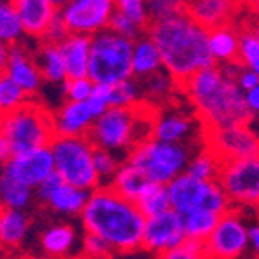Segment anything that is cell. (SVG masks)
Here are the masks:
<instances>
[{
	"label": "cell",
	"mask_w": 259,
	"mask_h": 259,
	"mask_svg": "<svg viewBox=\"0 0 259 259\" xmlns=\"http://www.w3.org/2000/svg\"><path fill=\"white\" fill-rule=\"evenodd\" d=\"M116 11L114 0H71L58 9L69 33L93 36L109 27Z\"/></svg>",
	"instance_id": "obj_13"
},
{
	"label": "cell",
	"mask_w": 259,
	"mask_h": 259,
	"mask_svg": "<svg viewBox=\"0 0 259 259\" xmlns=\"http://www.w3.org/2000/svg\"><path fill=\"white\" fill-rule=\"evenodd\" d=\"M154 107L145 102L131 107H111L95 118L89 138L96 147L107 149L125 160L138 143L152 136Z\"/></svg>",
	"instance_id": "obj_4"
},
{
	"label": "cell",
	"mask_w": 259,
	"mask_h": 259,
	"mask_svg": "<svg viewBox=\"0 0 259 259\" xmlns=\"http://www.w3.org/2000/svg\"><path fill=\"white\" fill-rule=\"evenodd\" d=\"M147 182L149 180L145 178V174L136 165L131 163L129 160H123L109 185L116 192H120L121 196H125L129 199H136V196L140 194V190L145 187Z\"/></svg>",
	"instance_id": "obj_30"
},
{
	"label": "cell",
	"mask_w": 259,
	"mask_h": 259,
	"mask_svg": "<svg viewBox=\"0 0 259 259\" xmlns=\"http://www.w3.org/2000/svg\"><path fill=\"white\" fill-rule=\"evenodd\" d=\"M80 250H82V255H85V257H109V255L114 254L111 245L105 239L89 232H85V236L82 238Z\"/></svg>",
	"instance_id": "obj_43"
},
{
	"label": "cell",
	"mask_w": 259,
	"mask_h": 259,
	"mask_svg": "<svg viewBox=\"0 0 259 259\" xmlns=\"http://www.w3.org/2000/svg\"><path fill=\"white\" fill-rule=\"evenodd\" d=\"M58 48L64 56L67 78L87 76L89 56H91V36L69 33L58 44Z\"/></svg>",
	"instance_id": "obj_23"
},
{
	"label": "cell",
	"mask_w": 259,
	"mask_h": 259,
	"mask_svg": "<svg viewBox=\"0 0 259 259\" xmlns=\"http://www.w3.org/2000/svg\"><path fill=\"white\" fill-rule=\"evenodd\" d=\"M31 220L26 210L0 205V248L17 250L29 234Z\"/></svg>",
	"instance_id": "obj_21"
},
{
	"label": "cell",
	"mask_w": 259,
	"mask_h": 259,
	"mask_svg": "<svg viewBox=\"0 0 259 259\" xmlns=\"http://www.w3.org/2000/svg\"><path fill=\"white\" fill-rule=\"evenodd\" d=\"M35 198V189L18 178L0 168V201L4 207H13L26 210Z\"/></svg>",
	"instance_id": "obj_29"
},
{
	"label": "cell",
	"mask_w": 259,
	"mask_h": 259,
	"mask_svg": "<svg viewBox=\"0 0 259 259\" xmlns=\"http://www.w3.org/2000/svg\"><path fill=\"white\" fill-rule=\"evenodd\" d=\"M243 0H189L187 13L207 29L227 26L236 20Z\"/></svg>",
	"instance_id": "obj_19"
},
{
	"label": "cell",
	"mask_w": 259,
	"mask_h": 259,
	"mask_svg": "<svg viewBox=\"0 0 259 259\" xmlns=\"http://www.w3.org/2000/svg\"><path fill=\"white\" fill-rule=\"evenodd\" d=\"M0 205H2V201H0Z\"/></svg>",
	"instance_id": "obj_57"
},
{
	"label": "cell",
	"mask_w": 259,
	"mask_h": 259,
	"mask_svg": "<svg viewBox=\"0 0 259 259\" xmlns=\"http://www.w3.org/2000/svg\"><path fill=\"white\" fill-rule=\"evenodd\" d=\"M0 168L22 180L33 189H36L46 178L55 172V160H53L51 147L42 145V147L15 152L9 156L8 161Z\"/></svg>",
	"instance_id": "obj_16"
},
{
	"label": "cell",
	"mask_w": 259,
	"mask_h": 259,
	"mask_svg": "<svg viewBox=\"0 0 259 259\" xmlns=\"http://www.w3.org/2000/svg\"><path fill=\"white\" fill-rule=\"evenodd\" d=\"M239 33L232 24L208 29V49L214 64H227L238 60L239 56Z\"/></svg>",
	"instance_id": "obj_25"
},
{
	"label": "cell",
	"mask_w": 259,
	"mask_h": 259,
	"mask_svg": "<svg viewBox=\"0 0 259 259\" xmlns=\"http://www.w3.org/2000/svg\"><path fill=\"white\" fill-rule=\"evenodd\" d=\"M182 216L183 223V232H185L187 238L198 239V241H203L210 236L212 229L216 227L218 220H220L221 214H216L212 210H205V208H192V210H187Z\"/></svg>",
	"instance_id": "obj_31"
},
{
	"label": "cell",
	"mask_w": 259,
	"mask_h": 259,
	"mask_svg": "<svg viewBox=\"0 0 259 259\" xmlns=\"http://www.w3.org/2000/svg\"><path fill=\"white\" fill-rule=\"evenodd\" d=\"M76 243V229L67 223L51 225L49 229L44 230L42 238H40L44 254L51 255V257H64V255L73 254Z\"/></svg>",
	"instance_id": "obj_27"
},
{
	"label": "cell",
	"mask_w": 259,
	"mask_h": 259,
	"mask_svg": "<svg viewBox=\"0 0 259 259\" xmlns=\"http://www.w3.org/2000/svg\"><path fill=\"white\" fill-rule=\"evenodd\" d=\"M245 100L252 116H259V83L252 87L250 91H245Z\"/></svg>",
	"instance_id": "obj_47"
},
{
	"label": "cell",
	"mask_w": 259,
	"mask_h": 259,
	"mask_svg": "<svg viewBox=\"0 0 259 259\" xmlns=\"http://www.w3.org/2000/svg\"><path fill=\"white\" fill-rule=\"evenodd\" d=\"M248 252L259 257V221L248 225Z\"/></svg>",
	"instance_id": "obj_48"
},
{
	"label": "cell",
	"mask_w": 259,
	"mask_h": 259,
	"mask_svg": "<svg viewBox=\"0 0 259 259\" xmlns=\"http://www.w3.org/2000/svg\"><path fill=\"white\" fill-rule=\"evenodd\" d=\"M136 205L143 212V216H154L170 208V198H168V189L165 183L158 182H147L145 187L140 190V194L136 196Z\"/></svg>",
	"instance_id": "obj_32"
},
{
	"label": "cell",
	"mask_w": 259,
	"mask_h": 259,
	"mask_svg": "<svg viewBox=\"0 0 259 259\" xmlns=\"http://www.w3.org/2000/svg\"><path fill=\"white\" fill-rule=\"evenodd\" d=\"M142 85V100L154 109L170 104L178 91H182L180 82L165 69L156 71L145 78H138Z\"/></svg>",
	"instance_id": "obj_22"
},
{
	"label": "cell",
	"mask_w": 259,
	"mask_h": 259,
	"mask_svg": "<svg viewBox=\"0 0 259 259\" xmlns=\"http://www.w3.org/2000/svg\"><path fill=\"white\" fill-rule=\"evenodd\" d=\"M160 69H163L160 49L145 31L133 44V76L145 78Z\"/></svg>",
	"instance_id": "obj_26"
},
{
	"label": "cell",
	"mask_w": 259,
	"mask_h": 259,
	"mask_svg": "<svg viewBox=\"0 0 259 259\" xmlns=\"http://www.w3.org/2000/svg\"><path fill=\"white\" fill-rule=\"evenodd\" d=\"M80 221L85 232L105 239L112 252L131 254L142 248L145 216L134 199L121 196L111 185L89 192Z\"/></svg>",
	"instance_id": "obj_1"
},
{
	"label": "cell",
	"mask_w": 259,
	"mask_h": 259,
	"mask_svg": "<svg viewBox=\"0 0 259 259\" xmlns=\"http://www.w3.org/2000/svg\"><path fill=\"white\" fill-rule=\"evenodd\" d=\"M142 102V85L136 76L125 78L111 85V105L114 107H131Z\"/></svg>",
	"instance_id": "obj_35"
},
{
	"label": "cell",
	"mask_w": 259,
	"mask_h": 259,
	"mask_svg": "<svg viewBox=\"0 0 259 259\" xmlns=\"http://www.w3.org/2000/svg\"><path fill=\"white\" fill-rule=\"evenodd\" d=\"M180 87L205 129L250 123L252 114L246 107L245 93L221 65L212 64L198 71Z\"/></svg>",
	"instance_id": "obj_2"
},
{
	"label": "cell",
	"mask_w": 259,
	"mask_h": 259,
	"mask_svg": "<svg viewBox=\"0 0 259 259\" xmlns=\"http://www.w3.org/2000/svg\"><path fill=\"white\" fill-rule=\"evenodd\" d=\"M87 198H89V190H83L62 180L42 203H46L53 212L60 216H80V212L85 207Z\"/></svg>",
	"instance_id": "obj_24"
},
{
	"label": "cell",
	"mask_w": 259,
	"mask_h": 259,
	"mask_svg": "<svg viewBox=\"0 0 259 259\" xmlns=\"http://www.w3.org/2000/svg\"><path fill=\"white\" fill-rule=\"evenodd\" d=\"M194 154L189 143H170L154 136L143 140L127 154L125 160L134 163L149 182L165 183L185 172L190 156Z\"/></svg>",
	"instance_id": "obj_7"
},
{
	"label": "cell",
	"mask_w": 259,
	"mask_h": 259,
	"mask_svg": "<svg viewBox=\"0 0 259 259\" xmlns=\"http://www.w3.org/2000/svg\"><path fill=\"white\" fill-rule=\"evenodd\" d=\"M4 74L11 78L15 83H18L27 93L29 98L36 96L40 93V89H42L44 78L42 73H40L38 64H36V56L22 42L11 46Z\"/></svg>",
	"instance_id": "obj_17"
},
{
	"label": "cell",
	"mask_w": 259,
	"mask_h": 259,
	"mask_svg": "<svg viewBox=\"0 0 259 259\" xmlns=\"http://www.w3.org/2000/svg\"><path fill=\"white\" fill-rule=\"evenodd\" d=\"M203 143L221 161L238 160L259 152V136L250 123L205 129Z\"/></svg>",
	"instance_id": "obj_12"
},
{
	"label": "cell",
	"mask_w": 259,
	"mask_h": 259,
	"mask_svg": "<svg viewBox=\"0 0 259 259\" xmlns=\"http://www.w3.org/2000/svg\"><path fill=\"white\" fill-rule=\"evenodd\" d=\"M0 133L8 142L11 154L49 145L56 136L53 112L29 98L13 111L0 112Z\"/></svg>",
	"instance_id": "obj_5"
},
{
	"label": "cell",
	"mask_w": 259,
	"mask_h": 259,
	"mask_svg": "<svg viewBox=\"0 0 259 259\" xmlns=\"http://www.w3.org/2000/svg\"><path fill=\"white\" fill-rule=\"evenodd\" d=\"M170 208L183 214L192 208H205L216 214H223L230 208V199L225 194L218 180H198L187 172L176 176L167 183Z\"/></svg>",
	"instance_id": "obj_9"
},
{
	"label": "cell",
	"mask_w": 259,
	"mask_h": 259,
	"mask_svg": "<svg viewBox=\"0 0 259 259\" xmlns=\"http://www.w3.org/2000/svg\"><path fill=\"white\" fill-rule=\"evenodd\" d=\"M51 2H53V4L56 6V8L60 9V8H64V6L67 4V2H71V0H51Z\"/></svg>",
	"instance_id": "obj_53"
},
{
	"label": "cell",
	"mask_w": 259,
	"mask_h": 259,
	"mask_svg": "<svg viewBox=\"0 0 259 259\" xmlns=\"http://www.w3.org/2000/svg\"><path fill=\"white\" fill-rule=\"evenodd\" d=\"M187 11V0H147L149 22L165 20Z\"/></svg>",
	"instance_id": "obj_39"
},
{
	"label": "cell",
	"mask_w": 259,
	"mask_h": 259,
	"mask_svg": "<svg viewBox=\"0 0 259 259\" xmlns=\"http://www.w3.org/2000/svg\"><path fill=\"white\" fill-rule=\"evenodd\" d=\"M35 56L44 82L53 83V85H58V83L62 85L65 82L67 71H65V62H64V56H62L60 48H58V44L42 42L40 48L36 49Z\"/></svg>",
	"instance_id": "obj_28"
},
{
	"label": "cell",
	"mask_w": 259,
	"mask_h": 259,
	"mask_svg": "<svg viewBox=\"0 0 259 259\" xmlns=\"http://www.w3.org/2000/svg\"><path fill=\"white\" fill-rule=\"evenodd\" d=\"M116 9L125 13L133 20H136L140 26H149V15H147V0H114Z\"/></svg>",
	"instance_id": "obj_44"
},
{
	"label": "cell",
	"mask_w": 259,
	"mask_h": 259,
	"mask_svg": "<svg viewBox=\"0 0 259 259\" xmlns=\"http://www.w3.org/2000/svg\"><path fill=\"white\" fill-rule=\"evenodd\" d=\"M163 257L168 259H198L205 257V243L192 238H183L182 241L174 245Z\"/></svg>",
	"instance_id": "obj_42"
},
{
	"label": "cell",
	"mask_w": 259,
	"mask_h": 259,
	"mask_svg": "<svg viewBox=\"0 0 259 259\" xmlns=\"http://www.w3.org/2000/svg\"><path fill=\"white\" fill-rule=\"evenodd\" d=\"M9 51H11V46L0 38V76L6 73V65H8L9 60Z\"/></svg>",
	"instance_id": "obj_49"
},
{
	"label": "cell",
	"mask_w": 259,
	"mask_h": 259,
	"mask_svg": "<svg viewBox=\"0 0 259 259\" xmlns=\"http://www.w3.org/2000/svg\"><path fill=\"white\" fill-rule=\"evenodd\" d=\"M198 134L205 136V127L196 116V112L192 114L189 111L174 107L172 104H167L154 111V121H152V136L154 138L170 143L192 145V140Z\"/></svg>",
	"instance_id": "obj_14"
},
{
	"label": "cell",
	"mask_w": 259,
	"mask_h": 259,
	"mask_svg": "<svg viewBox=\"0 0 259 259\" xmlns=\"http://www.w3.org/2000/svg\"><path fill=\"white\" fill-rule=\"evenodd\" d=\"M187 2H189V0H187Z\"/></svg>",
	"instance_id": "obj_58"
},
{
	"label": "cell",
	"mask_w": 259,
	"mask_h": 259,
	"mask_svg": "<svg viewBox=\"0 0 259 259\" xmlns=\"http://www.w3.org/2000/svg\"><path fill=\"white\" fill-rule=\"evenodd\" d=\"M243 4H248L250 8H255L259 4V0H243Z\"/></svg>",
	"instance_id": "obj_54"
},
{
	"label": "cell",
	"mask_w": 259,
	"mask_h": 259,
	"mask_svg": "<svg viewBox=\"0 0 259 259\" xmlns=\"http://www.w3.org/2000/svg\"><path fill=\"white\" fill-rule=\"evenodd\" d=\"M218 182L238 207H255L259 203V152L238 160L223 161Z\"/></svg>",
	"instance_id": "obj_10"
},
{
	"label": "cell",
	"mask_w": 259,
	"mask_h": 259,
	"mask_svg": "<svg viewBox=\"0 0 259 259\" xmlns=\"http://www.w3.org/2000/svg\"><path fill=\"white\" fill-rule=\"evenodd\" d=\"M87 105L93 111V114L100 116L104 111L111 107V85H104V83H95L91 96L87 98Z\"/></svg>",
	"instance_id": "obj_45"
},
{
	"label": "cell",
	"mask_w": 259,
	"mask_h": 259,
	"mask_svg": "<svg viewBox=\"0 0 259 259\" xmlns=\"http://www.w3.org/2000/svg\"><path fill=\"white\" fill-rule=\"evenodd\" d=\"M17 9L27 38L42 40L44 33L58 15V8L51 0H11Z\"/></svg>",
	"instance_id": "obj_20"
},
{
	"label": "cell",
	"mask_w": 259,
	"mask_h": 259,
	"mask_svg": "<svg viewBox=\"0 0 259 259\" xmlns=\"http://www.w3.org/2000/svg\"><path fill=\"white\" fill-rule=\"evenodd\" d=\"M11 156V151H9V145L8 142H6V138L2 136V133H0V167L8 161V158Z\"/></svg>",
	"instance_id": "obj_50"
},
{
	"label": "cell",
	"mask_w": 259,
	"mask_h": 259,
	"mask_svg": "<svg viewBox=\"0 0 259 259\" xmlns=\"http://www.w3.org/2000/svg\"><path fill=\"white\" fill-rule=\"evenodd\" d=\"M238 60L259 76V38L246 27L241 31V38H239Z\"/></svg>",
	"instance_id": "obj_38"
},
{
	"label": "cell",
	"mask_w": 259,
	"mask_h": 259,
	"mask_svg": "<svg viewBox=\"0 0 259 259\" xmlns=\"http://www.w3.org/2000/svg\"><path fill=\"white\" fill-rule=\"evenodd\" d=\"M223 161L218 158L210 149L205 147L203 151L194 152L190 156L185 172L198 180H218Z\"/></svg>",
	"instance_id": "obj_34"
},
{
	"label": "cell",
	"mask_w": 259,
	"mask_h": 259,
	"mask_svg": "<svg viewBox=\"0 0 259 259\" xmlns=\"http://www.w3.org/2000/svg\"><path fill=\"white\" fill-rule=\"evenodd\" d=\"M121 161H123V158L107 151V149H95V168L96 174H98L100 185H109L111 183V180L114 178Z\"/></svg>",
	"instance_id": "obj_37"
},
{
	"label": "cell",
	"mask_w": 259,
	"mask_h": 259,
	"mask_svg": "<svg viewBox=\"0 0 259 259\" xmlns=\"http://www.w3.org/2000/svg\"><path fill=\"white\" fill-rule=\"evenodd\" d=\"M67 35H69V31H67L64 20L60 18V13H58L55 18H53V22L49 24L48 29H46V33H44V36H42V40H40V42L60 44Z\"/></svg>",
	"instance_id": "obj_46"
},
{
	"label": "cell",
	"mask_w": 259,
	"mask_h": 259,
	"mask_svg": "<svg viewBox=\"0 0 259 259\" xmlns=\"http://www.w3.org/2000/svg\"><path fill=\"white\" fill-rule=\"evenodd\" d=\"M93 87L95 82L89 76L65 78V82L62 83V93H64V98L71 102H87L93 93Z\"/></svg>",
	"instance_id": "obj_40"
},
{
	"label": "cell",
	"mask_w": 259,
	"mask_h": 259,
	"mask_svg": "<svg viewBox=\"0 0 259 259\" xmlns=\"http://www.w3.org/2000/svg\"><path fill=\"white\" fill-rule=\"evenodd\" d=\"M254 13H255V18H257V20H259V4L254 8Z\"/></svg>",
	"instance_id": "obj_55"
},
{
	"label": "cell",
	"mask_w": 259,
	"mask_h": 259,
	"mask_svg": "<svg viewBox=\"0 0 259 259\" xmlns=\"http://www.w3.org/2000/svg\"><path fill=\"white\" fill-rule=\"evenodd\" d=\"M248 252V225L239 207L229 208L218 220L210 236L205 239V257L236 259Z\"/></svg>",
	"instance_id": "obj_11"
},
{
	"label": "cell",
	"mask_w": 259,
	"mask_h": 259,
	"mask_svg": "<svg viewBox=\"0 0 259 259\" xmlns=\"http://www.w3.org/2000/svg\"><path fill=\"white\" fill-rule=\"evenodd\" d=\"M255 214H257V218H259V203L255 205Z\"/></svg>",
	"instance_id": "obj_56"
},
{
	"label": "cell",
	"mask_w": 259,
	"mask_h": 259,
	"mask_svg": "<svg viewBox=\"0 0 259 259\" xmlns=\"http://www.w3.org/2000/svg\"><path fill=\"white\" fill-rule=\"evenodd\" d=\"M109 29H112L114 33L118 35L125 36V38H138L142 35L143 31H147V27L140 26L138 22L133 20L131 17H127L125 13H121V11H114V15L111 17V22H109Z\"/></svg>",
	"instance_id": "obj_41"
},
{
	"label": "cell",
	"mask_w": 259,
	"mask_h": 259,
	"mask_svg": "<svg viewBox=\"0 0 259 259\" xmlns=\"http://www.w3.org/2000/svg\"><path fill=\"white\" fill-rule=\"evenodd\" d=\"M27 100H29V96L18 83H15L6 74L0 76V112L13 111V109L20 107L22 104H26Z\"/></svg>",
	"instance_id": "obj_36"
},
{
	"label": "cell",
	"mask_w": 259,
	"mask_h": 259,
	"mask_svg": "<svg viewBox=\"0 0 259 259\" xmlns=\"http://www.w3.org/2000/svg\"><path fill=\"white\" fill-rule=\"evenodd\" d=\"M95 121V114L87 102L65 100L64 105L53 112V125L56 136H87Z\"/></svg>",
	"instance_id": "obj_18"
},
{
	"label": "cell",
	"mask_w": 259,
	"mask_h": 259,
	"mask_svg": "<svg viewBox=\"0 0 259 259\" xmlns=\"http://www.w3.org/2000/svg\"><path fill=\"white\" fill-rule=\"evenodd\" d=\"M183 238H185V232H183L182 216L176 210L168 208L160 214L145 218L142 250L163 257Z\"/></svg>",
	"instance_id": "obj_15"
},
{
	"label": "cell",
	"mask_w": 259,
	"mask_h": 259,
	"mask_svg": "<svg viewBox=\"0 0 259 259\" xmlns=\"http://www.w3.org/2000/svg\"><path fill=\"white\" fill-rule=\"evenodd\" d=\"M133 44L134 40L104 29L91 36V56L87 76L95 83L121 82L133 76Z\"/></svg>",
	"instance_id": "obj_6"
},
{
	"label": "cell",
	"mask_w": 259,
	"mask_h": 259,
	"mask_svg": "<svg viewBox=\"0 0 259 259\" xmlns=\"http://www.w3.org/2000/svg\"><path fill=\"white\" fill-rule=\"evenodd\" d=\"M49 147L55 160V170L64 182L89 192L100 187L95 168L96 145L89 136H55Z\"/></svg>",
	"instance_id": "obj_8"
},
{
	"label": "cell",
	"mask_w": 259,
	"mask_h": 259,
	"mask_svg": "<svg viewBox=\"0 0 259 259\" xmlns=\"http://www.w3.org/2000/svg\"><path fill=\"white\" fill-rule=\"evenodd\" d=\"M250 127L255 131V133H257V136H259V116H252V120H250Z\"/></svg>",
	"instance_id": "obj_52"
},
{
	"label": "cell",
	"mask_w": 259,
	"mask_h": 259,
	"mask_svg": "<svg viewBox=\"0 0 259 259\" xmlns=\"http://www.w3.org/2000/svg\"><path fill=\"white\" fill-rule=\"evenodd\" d=\"M0 38L9 46L20 44L26 38V31L11 0H0Z\"/></svg>",
	"instance_id": "obj_33"
},
{
	"label": "cell",
	"mask_w": 259,
	"mask_h": 259,
	"mask_svg": "<svg viewBox=\"0 0 259 259\" xmlns=\"http://www.w3.org/2000/svg\"><path fill=\"white\" fill-rule=\"evenodd\" d=\"M246 29H250L252 33H254V35H255V36H257V38H259V20H257V18H255V20H254V22H252V24H250V27H246Z\"/></svg>",
	"instance_id": "obj_51"
},
{
	"label": "cell",
	"mask_w": 259,
	"mask_h": 259,
	"mask_svg": "<svg viewBox=\"0 0 259 259\" xmlns=\"http://www.w3.org/2000/svg\"><path fill=\"white\" fill-rule=\"evenodd\" d=\"M147 35L160 49L163 69L180 83L214 64L208 49V29L187 11L165 20L149 22Z\"/></svg>",
	"instance_id": "obj_3"
}]
</instances>
